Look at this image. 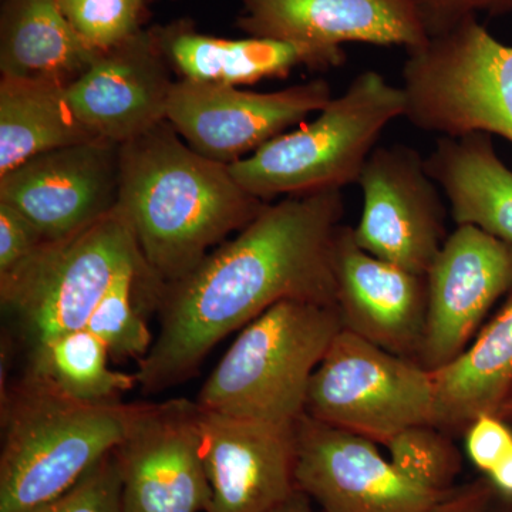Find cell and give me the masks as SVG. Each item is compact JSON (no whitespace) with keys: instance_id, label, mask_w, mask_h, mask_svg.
<instances>
[{"instance_id":"22","label":"cell","mask_w":512,"mask_h":512,"mask_svg":"<svg viewBox=\"0 0 512 512\" xmlns=\"http://www.w3.org/2000/svg\"><path fill=\"white\" fill-rule=\"evenodd\" d=\"M64 18L59 0H3L0 73L70 86L96 59Z\"/></svg>"},{"instance_id":"36","label":"cell","mask_w":512,"mask_h":512,"mask_svg":"<svg viewBox=\"0 0 512 512\" xmlns=\"http://www.w3.org/2000/svg\"><path fill=\"white\" fill-rule=\"evenodd\" d=\"M505 512H512V507L510 508V510H507V511H505Z\"/></svg>"},{"instance_id":"1","label":"cell","mask_w":512,"mask_h":512,"mask_svg":"<svg viewBox=\"0 0 512 512\" xmlns=\"http://www.w3.org/2000/svg\"><path fill=\"white\" fill-rule=\"evenodd\" d=\"M345 214L342 192L269 204L191 274L165 285L160 332L138 362V386L161 393L197 373L222 339L276 303L336 306L335 249Z\"/></svg>"},{"instance_id":"29","label":"cell","mask_w":512,"mask_h":512,"mask_svg":"<svg viewBox=\"0 0 512 512\" xmlns=\"http://www.w3.org/2000/svg\"><path fill=\"white\" fill-rule=\"evenodd\" d=\"M46 241L22 212L0 202V278L25 264Z\"/></svg>"},{"instance_id":"24","label":"cell","mask_w":512,"mask_h":512,"mask_svg":"<svg viewBox=\"0 0 512 512\" xmlns=\"http://www.w3.org/2000/svg\"><path fill=\"white\" fill-rule=\"evenodd\" d=\"M110 362L106 345L83 328L30 348L26 376L76 402L121 403V397L137 386V375L111 369Z\"/></svg>"},{"instance_id":"31","label":"cell","mask_w":512,"mask_h":512,"mask_svg":"<svg viewBox=\"0 0 512 512\" xmlns=\"http://www.w3.org/2000/svg\"><path fill=\"white\" fill-rule=\"evenodd\" d=\"M416 3L429 37L481 13L491 16L512 13V0H416Z\"/></svg>"},{"instance_id":"4","label":"cell","mask_w":512,"mask_h":512,"mask_svg":"<svg viewBox=\"0 0 512 512\" xmlns=\"http://www.w3.org/2000/svg\"><path fill=\"white\" fill-rule=\"evenodd\" d=\"M342 329L336 306L276 303L241 329L195 403L239 419L295 424L313 373Z\"/></svg>"},{"instance_id":"26","label":"cell","mask_w":512,"mask_h":512,"mask_svg":"<svg viewBox=\"0 0 512 512\" xmlns=\"http://www.w3.org/2000/svg\"><path fill=\"white\" fill-rule=\"evenodd\" d=\"M394 467L414 483L448 493L461 471V454L450 434L434 424H417L383 446Z\"/></svg>"},{"instance_id":"35","label":"cell","mask_w":512,"mask_h":512,"mask_svg":"<svg viewBox=\"0 0 512 512\" xmlns=\"http://www.w3.org/2000/svg\"><path fill=\"white\" fill-rule=\"evenodd\" d=\"M498 416L507 421V423L512 427V393L510 394V397H508L507 402L504 403V406L501 407Z\"/></svg>"},{"instance_id":"5","label":"cell","mask_w":512,"mask_h":512,"mask_svg":"<svg viewBox=\"0 0 512 512\" xmlns=\"http://www.w3.org/2000/svg\"><path fill=\"white\" fill-rule=\"evenodd\" d=\"M404 116L402 87L363 72L312 123L229 165L248 194L269 202L355 184L384 128Z\"/></svg>"},{"instance_id":"32","label":"cell","mask_w":512,"mask_h":512,"mask_svg":"<svg viewBox=\"0 0 512 512\" xmlns=\"http://www.w3.org/2000/svg\"><path fill=\"white\" fill-rule=\"evenodd\" d=\"M495 494L490 478H483L451 491L430 512H490Z\"/></svg>"},{"instance_id":"9","label":"cell","mask_w":512,"mask_h":512,"mask_svg":"<svg viewBox=\"0 0 512 512\" xmlns=\"http://www.w3.org/2000/svg\"><path fill=\"white\" fill-rule=\"evenodd\" d=\"M357 184L363 211L353 228L357 245L383 261L427 275L446 242V205L419 151L403 144L376 147Z\"/></svg>"},{"instance_id":"18","label":"cell","mask_w":512,"mask_h":512,"mask_svg":"<svg viewBox=\"0 0 512 512\" xmlns=\"http://www.w3.org/2000/svg\"><path fill=\"white\" fill-rule=\"evenodd\" d=\"M335 274L343 328L416 360L426 325V275L369 254L348 225L340 227L336 239Z\"/></svg>"},{"instance_id":"19","label":"cell","mask_w":512,"mask_h":512,"mask_svg":"<svg viewBox=\"0 0 512 512\" xmlns=\"http://www.w3.org/2000/svg\"><path fill=\"white\" fill-rule=\"evenodd\" d=\"M161 53L177 80L247 86L266 79H285L298 67L329 70L346 62L342 47H316L265 39H225L204 35L191 23L153 29Z\"/></svg>"},{"instance_id":"6","label":"cell","mask_w":512,"mask_h":512,"mask_svg":"<svg viewBox=\"0 0 512 512\" xmlns=\"http://www.w3.org/2000/svg\"><path fill=\"white\" fill-rule=\"evenodd\" d=\"M404 116L440 137L497 134L512 143V46L468 18L407 50Z\"/></svg>"},{"instance_id":"23","label":"cell","mask_w":512,"mask_h":512,"mask_svg":"<svg viewBox=\"0 0 512 512\" xmlns=\"http://www.w3.org/2000/svg\"><path fill=\"white\" fill-rule=\"evenodd\" d=\"M96 140L73 113L66 87L0 79V175L39 154Z\"/></svg>"},{"instance_id":"34","label":"cell","mask_w":512,"mask_h":512,"mask_svg":"<svg viewBox=\"0 0 512 512\" xmlns=\"http://www.w3.org/2000/svg\"><path fill=\"white\" fill-rule=\"evenodd\" d=\"M274 512H315L308 503V497L299 491L293 495L291 500L286 501L281 507L276 508Z\"/></svg>"},{"instance_id":"21","label":"cell","mask_w":512,"mask_h":512,"mask_svg":"<svg viewBox=\"0 0 512 512\" xmlns=\"http://www.w3.org/2000/svg\"><path fill=\"white\" fill-rule=\"evenodd\" d=\"M434 426L453 436L481 414H498L512 393V292L470 345L433 372Z\"/></svg>"},{"instance_id":"10","label":"cell","mask_w":512,"mask_h":512,"mask_svg":"<svg viewBox=\"0 0 512 512\" xmlns=\"http://www.w3.org/2000/svg\"><path fill=\"white\" fill-rule=\"evenodd\" d=\"M332 99V87L323 79L269 93L177 80L167 121L201 156L231 165L319 113Z\"/></svg>"},{"instance_id":"25","label":"cell","mask_w":512,"mask_h":512,"mask_svg":"<svg viewBox=\"0 0 512 512\" xmlns=\"http://www.w3.org/2000/svg\"><path fill=\"white\" fill-rule=\"evenodd\" d=\"M165 284L140 258L121 272L94 309L86 328L109 350L111 362L143 360L154 339L147 318L160 311Z\"/></svg>"},{"instance_id":"16","label":"cell","mask_w":512,"mask_h":512,"mask_svg":"<svg viewBox=\"0 0 512 512\" xmlns=\"http://www.w3.org/2000/svg\"><path fill=\"white\" fill-rule=\"evenodd\" d=\"M153 29L143 30L96 59L66 87L80 123L101 140L124 144L167 120L177 79Z\"/></svg>"},{"instance_id":"12","label":"cell","mask_w":512,"mask_h":512,"mask_svg":"<svg viewBox=\"0 0 512 512\" xmlns=\"http://www.w3.org/2000/svg\"><path fill=\"white\" fill-rule=\"evenodd\" d=\"M197 403H141L116 448L121 512H207L211 487Z\"/></svg>"},{"instance_id":"27","label":"cell","mask_w":512,"mask_h":512,"mask_svg":"<svg viewBox=\"0 0 512 512\" xmlns=\"http://www.w3.org/2000/svg\"><path fill=\"white\" fill-rule=\"evenodd\" d=\"M59 6L84 45L101 53L140 32L146 0H59Z\"/></svg>"},{"instance_id":"17","label":"cell","mask_w":512,"mask_h":512,"mask_svg":"<svg viewBox=\"0 0 512 512\" xmlns=\"http://www.w3.org/2000/svg\"><path fill=\"white\" fill-rule=\"evenodd\" d=\"M238 28L298 45L417 49L429 39L416 0H241Z\"/></svg>"},{"instance_id":"7","label":"cell","mask_w":512,"mask_h":512,"mask_svg":"<svg viewBox=\"0 0 512 512\" xmlns=\"http://www.w3.org/2000/svg\"><path fill=\"white\" fill-rule=\"evenodd\" d=\"M143 258L119 207L69 237L46 241L32 258L0 278L3 309L30 348L86 328L114 279Z\"/></svg>"},{"instance_id":"2","label":"cell","mask_w":512,"mask_h":512,"mask_svg":"<svg viewBox=\"0 0 512 512\" xmlns=\"http://www.w3.org/2000/svg\"><path fill=\"white\" fill-rule=\"evenodd\" d=\"M265 204L235 181L229 165L201 156L167 120L120 144L117 207L165 285L191 274Z\"/></svg>"},{"instance_id":"30","label":"cell","mask_w":512,"mask_h":512,"mask_svg":"<svg viewBox=\"0 0 512 512\" xmlns=\"http://www.w3.org/2000/svg\"><path fill=\"white\" fill-rule=\"evenodd\" d=\"M471 463L490 474L512 447V427L498 414H481L464 431Z\"/></svg>"},{"instance_id":"11","label":"cell","mask_w":512,"mask_h":512,"mask_svg":"<svg viewBox=\"0 0 512 512\" xmlns=\"http://www.w3.org/2000/svg\"><path fill=\"white\" fill-rule=\"evenodd\" d=\"M296 484L323 512H430L448 493L414 483L379 444L302 414L295 423Z\"/></svg>"},{"instance_id":"28","label":"cell","mask_w":512,"mask_h":512,"mask_svg":"<svg viewBox=\"0 0 512 512\" xmlns=\"http://www.w3.org/2000/svg\"><path fill=\"white\" fill-rule=\"evenodd\" d=\"M25 512H121V478L116 450L66 493Z\"/></svg>"},{"instance_id":"13","label":"cell","mask_w":512,"mask_h":512,"mask_svg":"<svg viewBox=\"0 0 512 512\" xmlns=\"http://www.w3.org/2000/svg\"><path fill=\"white\" fill-rule=\"evenodd\" d=\"M426 278V325L416 362L434 372L470 345L495 303L512 292V245L457 225Z\"/></svg>"},{"instance_id":"14","label":"cell","mask_w":512,"mask_h":512,"mask_svg":"<svg viewBox=\"0 0 512 512\" xmlns=\"http://www.w3.org/2000/svg\"><path fill=\"white\" fill-rule=\"evenodd\" d=\"M120 144L57 148L0 175V202L22 212L47 241L76 234L119 204Z\"/></svg>"},{"instance_id":"15","label":"cell","mask_w":512,"mask_h":512,"mask_svg":"<svg viewBox=\"0 0 512 512\" xmlns=\"http://www.w3.org/2000/svg\"><path fill=\"white\" fill-rule=\"evenodd\" d=\"M198 409L202 457L211 487L207 512H274L299 493L295 424Z\"/></svg>"},{"instance_id":"3","label":"cell","mask_w":512,"mask_h":512,"mask_svg":"<svg viewBox=\"0 0 512 512\" xmlns=\"http://www.w3.org/2000/svg\"><path fill=\"white\" fill-rule=\"evenodd\" d=\"M141 403L87 404L26 376L2 402L0 512L66 493L126 439Z\"/></svg>"},{"instance_id":"20","label":"cell","mask_w":512,"mask_h":512,"mask_svg":"<svg viewBox=\"0 0 512 512\" xmlns=\"http://www.w3.org/2000/svg\"><path fill=\"white\" fill-rule=\"evenodd\" d=\"M424 164L457 225L512 245V170L498 157L490 134L440 137Z\"/></svg>"},{"instance_id":"33","label":"cell","mask_w":512,"mask_h":512,"mask_svg":"<svg viewBox=\"0 0 512 512\" xmlns=\"http://www.w3.org/2000/svg\"><path fill=\"white\" fill-rule=\"evenodd\" d=\"M487 476L490 478L491 483H493L497 493L503 494L504 497L512 498V447L505 454L503 460Z\"/></svg>"},{"instance_id":"8","label":"cell","mask_w":512,"mask_h":512,"mask_svg":"<svg viewBox=\"0 0 512 512\" xmlns=\"http://www.w3.org/2000/svg\"><path fill=\"white\" fill-rule=\"evenodd\" d=\"M305 414L384 446L436 421L433 372L343 328L313 373Z\"/></svg>"}]
</instances>
